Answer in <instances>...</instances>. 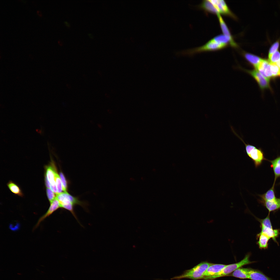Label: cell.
<instances>
[{"label":"cell","mask_w":280,"mask_h":280,"mask_svg":"<svg viewBox=\"0 0 280 280\" xmlns=\"http://www.w3.org/2000/svg\"><path fill=\"white\" fill-rule=\"evenodd\" d=\"M56 195V198L59 202L60 208L70 212L77 221L79 222L74 211V206L78 205L85 208V204L80 201L76 198L67 192H64Z\"/></svg>","instance_id":"cell-1"},{"label":"cell","mask_w":280,"mask_h":280,"mask_svg":"<svg viewBox=\"0 0 280 280\" xmlns=\"http://www.w3.org/2000/svg\"><path fill=\"white\" fill-rule=\"evenodd\" d=\"M212 263L207 262H202L192 269L185 270L181 275L175 276L171 279L179 280L183 278H188L197 280L203 279L204 273Z\"/></svg>","instance_id":"cell-2"},{"label":"cell","mask_w":280,"mask_h":280,"mask_svg":"<svg viewBox=\"0 0 280 280\" xmlns=\"http://www.w3.org/2000/svg\"><path fill=\"white\" fill-rule=\"evenodd\" d=\"M228 45L217 42L212 39L201 46L184 51L180 53L183 55L192 56L197 53L218 50L223 49Z\"/></svg>","instance_id":"cell-3"},{"label":"cell","mask_w":280,"mask_h":280,"mask_svg":"<svg viewBox=\"0 0 280 280\" xmlns=\"http://www.w3.org/2000/svg\"><path fill=\"white\" fill-rule=\"evenodd\" d=\"M250 255V253L247 254L245 256L244 258L239 262L235 263L226 265L220 271L214 276L205 277L203 279L204 280H213L220 277L226 276L243 265L255 262L251 261L249 260V258Z\"/></svg>","instance_id":"cell-4"},{"label":"cell","mask_w":280,"mask_h":280,"mask_svg":"<svg viewBox=\"0 0 280 280\" xmlns=\"http://www.w3.org/2000/svg\"><path fill=\"white\" fill-rule=\"evenodd\" d=\"M260 223L261 233L265 235L270 239L278 244L276 238L280 234V230L274 229L272 227L270 218V213L265 218L263 219L257 218Z\"/></svg>","instance_id":"cell-5"},{"label":"cell","mask_w":280,"mask_h":280,"mask_svg":"<svg viewBox=\"0 0 280 280\" xmlns=\"http://www.w3.org/2000/svg\"><path fill=\"white\" fill-rule=\"evenodd\" d=\"M246 153L254 162L256 168L260 166L263 160L266 159L262 149L260 148H257L252 145H250Z\"/></svg>","instance_id":"cell-6"},{"label":"cell","mask_w":280,"mask_h":280,"mask_svg":"<svg viewBox=\"0 0 280 280\" xmlns=\"http://www.w3.org/2000/svg\"><path fill=\"white\" fill-rule=\"evenodd\" d=\"M240 68L249 74L256 81L260 88L262 90L270 88L269 81L267 80L256 69L248 70L241 67Z\"/></svg>","instance_id":"cell-7"},{"label":"cell","mask_w":280,"mask_h":280,"mask_svg":"<svg viewBox=\"0 0 280 280\" xmlns=\"http://www.w3.org/2000/svg\"><path fill=\"white\" fill-rule=\"evenodd\" d=\"M210 1L214 6L219 14L229 16L234 18H236L224 1L223 0H210Z\"/></svg>","instance_id":"cell-8"},{"label":"cell","mask_w":280,"mask_h":280,"mask_svg":"<svg viewBox=\"0 0 280 280\" xmlns=\"http://www.w3.org/2000/svg\"><path fill=\"white\" fill-rule=\"evenodd\" d=\"M220 26L223 34L229 39L230 45L232 47H236L238 46L235 41L221 15L219 13L217 15Z\"/></svg>","instance_id":"cell-9"},{"label":"cell","mask_w":280,"mask_h":280,"mask_svg":"<svg viewBox=\"0 0 280 280\" xmlns=\"http://www.w3.org/2000/svg\"><path fill=\"white\" fill-rule=\"evenodd\" d=\"M264 77L268 80L272 78L270 63L268 60L262 59L257 70Z\"/></svg>","instance_id":"cell-10"},{"label":"cell","mask_w":280,"mask_h":280,"mask_svg":"<svg viewBox=\"0 0 280 280\" xmlns=\"http://www.w3.org/2000/svg\"><path fill=\"white\" fill-rule=\"evenodd\" d=\"M249 279L252 280H272L258 270L250 268H246Z\"/></svg>","instance_id":"cell-11"},{"label":"cell","mask_w":280,"mask_h":280,"mask_svg":"<svg viewBox=\"0 0 280 280\" xmlns=\"http://www.w3.org/2000/svg\"><path fill=\"white\" fill-rule=\"evenodd\" d=\"M60 208V206L59 202L56 198L55 199L50 203V206L46 212L39 219L34 228L37 227L40 223L46 217L50 215Z\"/></svg>","instance_id":"cell-12"},{"label":"cell","mask_w":280,"mask_h":280,"mask_svg":"<svg viewBox=\"0 0 280 280\" xmlns=\"http://www.w3.org/2000/svg\"><path fill=\"white\" fill-rule=\"evenodd\" d=\"M226 265L212 263L207 269L203 275V278L213 276L220 271Z\"/></svg>","instance_id":"cell-13"},{"label":"cell","mask_w":280,"mask_h":280,"mask_svg":"<svg viewBox=\"0 0 280 280\" xmlns=\"http://www.w3.org/2000/svg\"><path fill=\"white\" fill-rule=\"evenodd\" d=\"M259 202L262 204L269 211V213L280 209V198H276L275 199L270 201H263L259 200Z\"/></svg>","instance_id":"cell-14"},{"label":"cell","mask_w":280,"mask_h":280,"mask_svg":"<svg viewBox=\"0 0 280 280\" xmlns=\"http://www.w3.org/2000/svg\"><path fill=\"white\" fill-rule=\"evenodd\" d=\"M243 54L246 60L257 70L262 59L257 55L249 53L244 52Z\"/></svg>","instance_id":"cell-15"},{"label":"cell","mask_w":280,"mask_h":280,"mask_svg":"<svg viewBox=\"0 0 280 280\" xmlns=\"http://www.w3.org/2000/svg\"><path fill=\"white\" fill-rule=\"evenodd\" d=\"M198 8L206 12L216 14L219 13L214 6L210 0L203 1L198 6Z\"/></svg>","instance_id":"cell-16"},{"label":"cell","mask_w":280,"mask_h":280,"mask_svg":"<svg viewBox=\"0 0 280 280\" xmlns=\"http://www.w3.org/2000/svg\"><path fill=\"white\" fill-rule=\"evenodd\" d=\"M256 238L258 240L257 244L260 249H265L268 248L269 241L270 239L269 237L260 232L257 234Z\"/></svg>","instance_id":"cell-17"},{"label":"cell","mask_w":280,"mask_h":280,"mask_svg":"<svg viewBox=\"0 0 280 280\" xmlns=\"http://www.w3.org/2000/svg\"><path fill=\"white\" fill-rule=\"evenodd\" d=\"M269 161L271 163V166L274 171L275 179L273 184H275L277 179L280 177V156L272 160Z\"/></svg>","instance_id":"cell-18"},{"label":"cell","mask_w":280,"mask_h":280,"mask_svg":"<svg viewBox=\"0 0 280 280\" xmlns=\"http://www.w3.org/2000/svg\"><path fill=\"white\" fill-rule=\"evenodd\" d=\"M45 175L51 184L55 183V173L57 170L54 164L48 166L46 167Z\"/></svg>","instance_id":"cell-19"},{"label":"cell","mask_w":280,"mask_h":280,"mask_svg":"<svg viewBox=\"0 0 280 280\" xmlns=\"http://www.w3.org/2000/svg\"><path fill=\"white\" fill-rule=\"evenodd\" d=\"M275 184H273L272 187L266 193L259 195L261 198L260 200L263 201H270L275 199L276 198L275 196L274 190Z\"/></svg>","instance_id":"cell-20"},{"label":"cell","mask_w":280,"mask_h":280,"mask_svg":"<svg viewBox=\"0 0 280 280\" xmlns=\"http://www.w3.org/2000/svg\"><path fill=\"white\" fill-rule=\"evenodd\" d=\"M240 268L235 270L232 274V276L241 279H249L246 268Z\"/></svg>","instance_id":"cell-21"},{"label":"cell","mask_w":280,"mask_h":280,"mask_svg":"<svg viewBox=\"0 0 280 280\" xmlns=\"http://www.w3.org/2000/svg\"><path fill=\"white\" fill-rule=\"evenodd\" d=\"M7 186L10 190L13 193L19 196L22 197L23 194L19 187L13 181H10Z\"/></svg>","instance_id":"cell-22"},{"label":"cell","mask_w":280,"mask_h":280,"mask_svg":"<svg viewBox=\"0 0 280 280\" xmlns=\"http://www.w3.org/2000/svg\"><path fill=\"white\" fill-rule=\"evenodd\" d=\"M55 180L57 189V194L62 192L63 191L61 180L57 171H56L55 173Z\"/></svg>","instance_id":"cell-23"},{"label":"cell","mask_w":280,"mask_h":280,"mask_svg":"<svg viewBox=\"0 0 280 280\" xmlns=\"http://www.w3.org/2000/svg\"><path fill=\"white\" fill-rule=\"evenodd\" d=\"M215 41L218 43L227 44L230 45L229 39L225 36L223 34H220L212 38Z\"/></svg>","instance_id":"cell-24"},{"label":"cell","mask_w":280,"mask_h":280,"mask_svg":"<svg viewBox=\"0 0 280 280\" xmlns=\"http://www.w3.org/2000/svg\"><path fill=\"white\" fill-rule=\"evenodd\" d=\"M272 78H280V68L275 64L270 63Z\"/></svg>","instance_id":"cell-25"},{"label":"cell","mask_w":280,"mask_h":280,"mask_svg":"<svg viewBox=\"0 0 280 280\" xmlns=\"http://www.w3.org/2000/svg\"><path fill=\"white\" fill-rule=\"evenodd\" d=\"M269 58L270 63L275 64L280 60V52L277 51L269 55Z\"/></svg>","instance_id":"cell-26"},{"label":"cell","mask_w":280,"mask_h":280,"mask_svg":"<svg viewBox=\"0 0 280 280\" xmlns=\"http://www.w3.org/2000/svg\"><path fill=\"white\" fill-rule=\"evenodd\" d=\"M59 176L62 184L63 191L64 192H67L68 184L66 178L61 172H60Z\"/></svg>","instance_id":"cell-27"},{"label":"cell","mask_w":280,"mask_h":280,"mask_svg":"<svg viewBox=\"0 0 280 280\" xmlns=\"http://www.w3.org/2000/svg\"><path fill=\"white\" fill-rule=\"evenodd\" d=\"M46 192L48 198L51 203L56 198L55 194L51 189L49 188H46Z\"/></svg>","instance_id":"cell-28"},{"label":"cell","mask_w":280,"mask_h":280,"mask_svg":"<svg viewBox=\"0 0 280 280\" xmlns=\"http://www.w3.org/2000/svg\"><path fill=\"white\" fill-rule=\"evenodd\" d=\"M279 46V43L278 42L274 43L270 47L269 52V54H271L277 51Z\"/></svg>","instance_id":"cell-29"},{"label":"cell","mask_w":280,"mask_h":280,"mask_svg":"<svg viewBox=\"0 0 280 280\" xmlns=\"http://www.w3.org/2000/svg\"><path fill=\"white\" fill-rule=\"evenodd\" d=\"M45 185H46V187L47 188H50V186H51L50 183V182L48 180L47 177H46V175L45 176Z\"/></svg>","instance_id":"cell-30"},{"label":"cell","mask_w":280,"mask_h":280,"mask_svg":"<svg viewBox=\"0 0 280 280\" xmlns=\"http://www.w3.org/2000/svg\"><path fill=\"white\" fill-rule=\"evenodd\" d=\"M275 64L280 68V60L276 63Z\"/></svg>","instance_id":"cell-31"},{"label":"cell","mask_w":280,"mask_h":280,"mask_svg":"<svg viewBox=\"0 0 280 280\" xmlns=\"http://www.w3.org/2000/svg\"><path fill=\"white\" fill-rule=\"evenodd\" d=\"M37 13L38 14L39 16H41V12L40 11H37Z\"/></svg>","instance_id":"cell-32"}]
</instances>
